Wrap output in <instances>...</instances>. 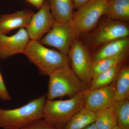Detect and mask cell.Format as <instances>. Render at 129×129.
I'll use <instances>...</instances> for the list:
<instances>
[{
    "mask_svg": "<svg viewBox=\"0 0 129 129\" xmlns=\"http://www.w3.org/2000/svg\"><path fill=\"white\" fill-rule=\"evenodd\" d=\"M88 89L63 100L46 99L43 111V118L58 129H63L71 118L84 107Z\"/></svg>",
    "mask_w": 129,
    "mask_h": 129,
    "instance_id": "1",
    "label": "cell"
},
{
    "mask_svg": "<svg viewBox=\"0 0 129 129\" xmlns=\"http://www.w3.org/2000/svg\"><path fill=\"white\" fill-rule=\"evenodd\" d=\"M46 99V95H44L18 108H0V127L4 129H21L43 118Z\"/></svg>",
    "mask_w": 129,
    "mask_h": 129,
    "instance_id": "2",
    "label": "cell"
},
{
    "mask_svg": "<svg viewBox=\"0 0 129 129\" xmlns=\"http://www.w3.org/2000/svg\"><path fill=\"white\" fill-rule=\"evenodd\" d=\"M24 54L44 75L49 76L55 70L70 63L67 55L46 47L39 41L30 40Z\"/></svg>",
    "mask_w": 129,
    "mask_h": 129,
    "instance_id": "3",
    "label": "cell"
},
{
    "mask_svg": "<svg viewBox=\"0 0 129 129\" xmlns=\"http://www.w3.org/2000/svg\"><path fill=\"white\" fill-rule=\"evenodd\" d=\"M48 100L73 96L87 89L86 86L76 76L70 64L55 70L49 75Z\"/></svg>",
    "mask_w": 129,
    "mask_h": 129,
    "instance_id": "4",
    "label": "cell"
},
{
    "mask_svg": "<svg viewBox=\"0 0 129 129\" xmlns=\"http://www.w3.org/2000/svg\"><path fill=\"white\" fill-rule=\"evenodd\" d=\"M108 5L105 0H90L73 12L71 22L79 35L94 27L106 14Z\"/></svg>",
    "mask_w": 129,
    "mask_h": 129,
    "instance_id": "5",
    "label": "cell"
},
{
    "mask_svg": "<svg viewBox=\"0 0 129 129\" xmlns=\"http://www.w3.org/2000/svg\"><path fill=\"white\" fill-rule=\"evenodd\" d=\"M79 35L71 22L55 21L48 33L39 41L43 45L55 48L68 55Z\"/></svg>",
    "mask_w": 129,
    "mask_h": 129,
    "instance_id": "6",
    "label": "cell"
},
{
    "mask_svg": "<svg viewBox=\"0 0 129 129\" xmlns=\"http://www.w3.org/2000/svg\"><path fill=\"white\" fill-rule=\"evenodd\" d=\"M68 56L74 73L89 87L92 81L91 69L92 60L88 49L78 38L74 41Z\"/></svg>",
    "mask_w": 129,
    "mask_h": 129,
    "instance_id": "7",
    "label": "cell"
},
{
    "mask_svg": "<svg viewBox=\"0 0 129 129\" xmlns=\"http://www.w3.org/2000/svg\"><path fill=\"white\" fill-rule=\"evenodd\" d=\"M115 82L96 89L88 91L84 107L95 113L114 106L116 103Z\"/></svg>",
    "mask_w": 129,
    "mask_h": 129,
    "instance_id": "8",
    "label": "cell"
},
{
    "mask_svg": "<svg viewBox=\"0 0 129 129\" xmlns=\"http://www.w3.org/2000/svg\"><path fill=\"white\" fill-rule=\"evenodd\" d=\"M55 21L49 4L45 2L39 11L33 14L26 28L30 40L39 41L44 35L48 33Z\"/></svg>",
    "mask_w": 129,
    "mask_h": 129,
    "instance_id": "9",
    "label": "cell"
},
{
    "mask_svg": "<svg viewBox=\"0 0 129 129\" xmlns=\"http://www.w3.org/2000/svg\"><path fill=\"white\" fill-rule=\"evenodd\" d=\"M30 40L25 28L8 36L0 34V59L5 60L19 53L24 54Z\"/></svg>",
    "mask_w": 129,
    "mask_h": 129,
    "instance_id": "10",
    "label": "cell"
},
{
    "mask_svg": "<svg viewBox=\"0 0 129 129\" xmlns=\"http://www.w3.org/2000/svg\"><path fill=\"white\" fill-rule=\"evenodd\" d=\"M129 29L126 24L118 21H112L103 24L92 37L95 46L110 42L128 37Z\"/></svg>",
    "mask_w": 129,
    "mask_h": 129,
    "instance_id": "11",
    "label": "cell"
},
{
    "mask_svg": "<svg viewBox=\"0 0 129 129\" xmlns=\"http://www.w3.org/2000/svg\"><path fill=\"white\" fill-rule=\"evenodd\" d=\"M34 13L30 10L25 9L2 15L0 16V34L6 35L16 29L26 28Z\"/></svg>",
    "mask_w": 129,
    "mask_h": 129,
    "instance_id": "12",
    "label": "cell"
},
{
    "mask_svg": "<svg viewBox=\"0 0 129 129\" xmlns=\"http://www.w3.org/2000/svg\"><path fill=\"white\" fill-rule=\"evenodd\" d=\"M51 13L55 21L71 22L73 13L72 0H49Z\"/></svg>",
    "mask_w": 129,
    "mask_h": 129,
    "instance_id": "13",
    "label": "cell"
},
{
    "mask_svg": "<svg viewBox=\"0 0 129 129\" xmlns=\"http://www.w3.org/2000/svg\"><path fill=\"white\" fill-rule=\"evenodd\" d=\"M129 45L128 37L108 42L96 54L92 61L117 55L128 50Z\"/></svg>",
    "mask_w": 129,
    "mask_h": 129,
    "instance_id": "14",
    "label": "cell"
},
{
    "mask_svg": "<svg viewBox=\"0 0 129 129\" xmlns=\"http://www.w3.org/2000/svg\"><path fill=\"white\" fill-rule=\"evenodd\" d=\"M105 15L115 20L129 19V0H110Z\"/></svg>",
    "mask_w": 129,
    "mask_h": 129,
    "instance_id": "15",
    "label": "cell"
},
{
    "mask_svg": "<svg viewBox=\"0 0 129 129\" xmlns=\"http://www.w3.org/2000/svg\"><path fill=\"white\" fill-rule=\"evenodd\" d=\"M95 113L83 107L73 116L63 129H83L94 123Z\"/></svg>",
    "mask_w": 129,
    "mask_h": 129,
    "instance_id": "16",
    "label": "cell"
},
{
    "mask_svg": "<svg viewBox=\"0 0 129 129\" xmlns=\"http://www.w3.org/2000/svg\"><path fill=\"white\" fill-rule=\"evenodd\" d=\"M127 52L128 50L125 51L117 55L92 61L91 69L92 80L102 72L120 64L125 58Z\"/></svg>",
    "mask_w": 129,
    "mask_h": 129,
    "instance_id": "17",
    "label": "cell"
},
{
    "mask_svg": "<svg viewBox=\"0 0 129 129\" xmlns=\"http://www.w3.org/2000/svg\"><path fill=\"white\" fill-rule=\"evenodd\" d=\"M115 83V96L116 102L128 99L129 68L126 67L120 69Z\"/></svg>",
    "mask_w": 129,
    "mask_h": 129,
    "instance_id": "18",
    "label": "cell"
},
{
    "mask_svg": "<svg viewBox=\"0 0 129 129\" xmlns=\"http://www.w3.org/2000/svg\"><path fill=\"white\" fill-rule=\"evenodd\" d=\"M95 113L94 123L98 129H112L117 125L114 106Z\"/></svg>",
    "mask_w": 129,
    "mask_h": 129,
    "instance_id": "19",
    "label": "cell"
},
{
    "mask_svg": "<svg viewBox=\"0 0 129 129\" xmlns=\"http://www.w3.org/2000/svg\"><path fill=\"white\" fill-rule=\"evenodd\" d=\"M120 64L102 72L92 79L89 89L92 90L102 88L113 83L120 70Z\"/></svg>",
    "mask_w": 129,
    "mask_h": 129,
    "instance_id": "20",
    "label": "cell"
},
{
    "mask_svg": "<svg viewBox=\"0 0 129 129\" xmlns=\"http://www.w3.org/2000/svg\"><path fill=\"white\" fill-rule=\"evenodd\" d=\"M117 125L121 129H129V101L116 102L114 105Z\"/></svg>",
    "mask_w": 129,
    "mask_h": 129,
    "instance_id": "21",
    "label": "cell"
},
{
    "mask_svg": "<svg viewBox=\"0 0 129 129\" xmlns=\"http://www.w3.org/2000/svg\"><path fill=\"white\" fill-rule=\"evenodd\" d=\"M21 129H58L53 127L44 119H39Z\"/></svg>",
    "mask_w": 129,
    "mask_h": 129,
    "instance_id": "22",
    "label": "cell"
},
{
    "mask_svg": "<svg viewBox=\"0 0 129 129\" xmlns=\"http://www.w3.org/2000/svg\"><path fill=\"white\" fill-rule=\"evenodd\" d=\"M0 98L3 101H10L12 98L9 94L0 71Z\"/></svg>",
    "mask_w": 129,
    "mask_h": 129,
    "instance_id": "23",
    "label": "cell"
},
{
    "mask_svg": "<svg viewBox=\"0 0 129 129\" xmlns=\"http://www.w3.org/2000/svg\"><path fill=\"white\" fill-rule=\"evenodd\" d=\"M35 7L40 9L45 2V0H25Z\"/></svg>",
    "mask_w": 129,
    "mask_h": 129,
    "instance_id": "24",
    "label": "cell"
},
{
    "mask_svg": "<svg viewBox=\"0 0 129 129\" xmlns=\"http://www.w3.org/2000/svg\"><path fill=\"white\" fill-rule=\"evenodd\" d=\"M90 0H72L74 9H77Z\"/></svg>",
    "mask_w": 129,
    "mask_h": 129,
    "instance_id": "25",
    "label": "cell"
},
{
    "mask_svg": "<svg viewBox=\"0 0 129 129\" xmlns=\"http://www.w3.org/2000/svg\"><path fill=\"white\" fill-rule=\"evenodd\" d=\"M83 129H98L97 128L95 124V123H94L88 125L85 128Z\"/></svg>",
    "mask_w": 129,
    "mask_h": 129,
    "instance_id": "26",
    "label": "cell"
},
{
    "mask_svg": "<svg viewBox=\"0 0 129 129\" xmlns=\"http://www.w3.org/2000/svg\"><path fill=\"white\" fill-rule=\"evenodd\" d=\"M112 129H121L120 128V127H119L117 125H116V126H115V127L113 128Z\"/></svg>",
    "mask_w": 129,
    "mask_h": 129,
    "instance_id": "27",
    "label": "cell"
},
{
    "mask_svg": "<svg viewBox=\"0 0 129 129\" xmlns=\"http://www.w3.org/2000/svg\"><path fill=\"white\" fill-rule=\"evenodd\" d=\"M105 1H106L108 2L109 1H110V0H105Z\"/></svg>",
    "mask_w": 129,
    "mask_h": 129,
    "instance_id": "28",
    "label": "cell"
}]
</instances>
